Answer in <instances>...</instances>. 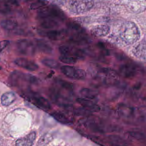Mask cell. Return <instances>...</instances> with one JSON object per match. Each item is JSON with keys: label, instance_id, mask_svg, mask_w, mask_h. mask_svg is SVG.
<instances>
[{"label": "cell", "instance_id": "cell-1", "mask_svg": "<svg viewBox=\"0 0 146 146\" xmlns=\"http://www.w3.org/2000/svg\"><path fill=\"white\" fill-rule=\"evenodd\" d=\"M66 18V16L63 11L59 7L52 4L44 7L37 13L38 20L46 19L61 23L65 21Z\"/></svg>", "mask_w": 146, "mask_h": 146}, {"label": "cell", "instance_id": "cell-2", "mask_svg": "<svg viewBox=\"0 0 146 146\" xmlns=\"http://www.w3.org/2000/svg\"><path fill=\"white\" fill-rule=\"evenodd\" d=\"M120 37L125 43L128 45L133 44L139 39L140 33L135 23L128 21L123 25Z\"/></svg>", "mask_w": 146, "mask_h": 146}, {"label": "cell", "instance_id": "cell-3", "mask_svg": "<svg viewBox=\"0 0 146 146\" xmlns=\"http://www.w3.org/2000/svg\"><path fill=\"white\" fill-rule=\"evenodd\" d=\"M9 80L10 82L15 85H19L23 81L32 84H36L38 82V79L36 76L17 70L13 71L11 74Z\"/></svg>", "mask_w": 146, "mask_h": 146}, {"label": "cell", "instance_id": "cell-4", "mask_svg": "<svg viewBox=\"0 0 146 146\" xmlns=\"http://www.w3.org/2000/svg\"><path fill=\"white\" fill-rule=\"evenodd\" d=\"M17 51L21 55L33 56L36 52V45L32 41L26 39H19L16 42Z\"/></svg>", "mask_w": 146, "mask_h": 146}, {"label": "cell", "instance_id": "cell-5", "mask_svg": "<svg viewBox=\"0 0 146 146\" xmlns=\"http://www.w3.org/2000/svg\"><path fill=\"white\" fill-rule=\"evenodd\" d=\"M62 73L69 79H72L83 80L86 77V73L83 69L71 66H63L61 67Z\"/></svg>", "mask_w": 146, "mask_h": 146}, {"label": "cell", "instance_id": "cell-6", "mask_svg": "<svg viewBox=\"0 0 146 146\" xmlns=\"http://www.w3.org/2000/svg\"><path fill=\"white\" fill-rule=\"evenodd\" d=\"M59 50L61 55L74 57L78 60H82L85 58V52L83 51L74 46L62 45L59 47Z\"/></svg>", "mask_w": 146, "mask_h": 146}, {"label": "cell", "instance_id": "cell-7", "mask_svg": "<svg viewBox=\"0 0 146 146\" xmlns=\"http://www.w3.org/2000/svg\"><path fill=\"white\" fill-rule=\"evenodd\" d=\"M93 6L92 1H74L70 4V9L74 13L80 14L89 11Z\"/></svg>", "mask_w": 146, "mask_h": 146}, {"label": "cell", "instance_id": "cell-8", "mask_svg": "<svg viewBox=\"0 0 146 146\" xmlns=\"http://www.w3.org/2000/svg\"><path fill=\"white\" fill-rule=\"evenodd\" d=\"M14 63L18 67L28 71H35L39 68L38 65L35 62L25 58H18L14 61Z\"/></svg>", "mask_w": 146, "mask_h": 146}, {"label": "cell", "instance_id": "cell-9", "mask_svg": "<svg viewBox=\"0 0 146 146\" xmlns=\"http://www.w3.org/2000/svg\"><path fill=\"white\" fill-rule=\"evenodd\" d=\"M69 42L74 45H84L90 43V39L83 32L74 33L69 39Z\"/></svg>", "mask_w": 146, "mask_h": 146}, {"label": "cell", "instance_id": "cell-10", "mask_svg": "<svg viewBox=\"0 0 146 146\" xmlns=\"http://www.w3.org/2000/svg\"><path fill=\"white\" fill-rule=\"evenodd\" d=\"M68 33L67 31L65 29L50 30L45 33V36L50 40L59 41L65 38Z\"/></svg>", "mask_w": 146, "mask_h": 146}, {"label": "cell", "instance_id": "cell-11", "mask_svg": "<svg viewBox=\"0 0 146 146\" xmlns=\"http://www.w3.org/2000/svg\"><path fill=\"white\" fill-rule=\"evenodd\" d=\"M78 103L83 107V108L90 111H97L100 110V107L95 102L90 99L84 98H80L76 99Z\"/></svg>", "mask_w": 146, "mask_h": 146}, {"label": "cell", "instance_id": "cell-12", "mask_svg": "<svg viewBox=\"0 0 146 146\" xmlns=\"http://www.w3.org/2000/svg\"><path fill=\"white\" fill-rule=\"evenodd\" d=\"M133 53L137 58L146 60V43L145 40H141L137 44L133 49Z\"/></svg>", "mask_w": 146, "mask_h": 146}, {"label": "cell", "instance_id": "cell-13", "mask_svg": "<svg viewBox=\"0 0 146 146\" xmlns=\"http://www.w3.org/2000/svg\"><path fill=\"white\" fill-rule=\"evenodd\" d=\"M36 137L35 132L30 133L23 138H21L16 141V146H33Z\"/></svg>", "mask_w": 146, "mask_h": 146}, {"label": "cell", "instance_id": "cell-14", "mask_svg": "<svg viewBox=\"0 0 146 146\" xmlns=\"http://www.w3.org/2000/svg\"><path fill=\"white\" fill-rule=\"evenodd\" d=\"M130 10L135 13H139L145 11L146 9V1H130L128 4Z\"/></svg>", "mask_w": 146, "mask_h": 146}, {"label": "cell", "instance_id": "cell-15", "mask_svg": "<svg viewBox=\"0 0 146 146\" xmlns=\"http://www.w3.org/2000/svg\"><path fill=\"white\" fill-rule=\"evenodd\" d=\"M120 73L121 75L125 78H131L133 77L136 74V69L132 64H124L120 67Z\"/></svg>", "mask_w": 146, "mask_h": 146}, {"label": "cell", "instance_id": "cell-16", "mask_svg": "<svg viewBox=\"0 0 146 146\" xmlns=\"http://www.w3.org/2000/svg\"><path fill=\"white\" fill-rule=\"evenodd\" d=\"M110 30V27L106 24L98 25L93 27L92 33L97 37H103L109 34Z\"/></svg>", "mask_w": 146, "mask_h": 146}, {"label": "cell", "instance_id": "cell-17", "mask_svg": "<svg viewBox=\"0 0 146 146\" xmlns=\"http://www.w3.org/2000/svg\"><path fill=\"white\" fill-rule=\"evenodd\" d=\"M50 115L57 121L64 125H71L72 123V121L66 115L61 111H53L50 113Z\"/></svg>", "mask_w": 146, "mask_h": 146}, {"label": "cell", "instance_id": "cell-18", "mask_svg": "<svg viewBox=\"0 0 146 146\" xmlns=\"http://www.w3.org/2000/svg\"><path fill=\"white\" fill-rule=\"evenodd\" d=\"M36 44L38 49L44 54H50L53 52V48L51 45L43 39H36Z\"/></svg>", "mask_w": 146, "mask_h": 146}, {"label": "cell", "instance_id": "cell-19", "mask_svg": "<svg viewBox=\"0 0 146 146\" xmlns=\"http://www.w3.org/2000/svg\"><path fill=\"white\" fill-rule=\"evenodd\" d=\"M16 99V96L13 92H8L3 94L1 97V102L3 105L9 106L12 104Z\"/></svg>", "mask_w": 146, "mask_h": 146}, {"label": "cell", "instance_id": "cell-20", "mask_svg": "<svg viewBox=\"0 0 146 146\" xmlns=\"http://www.w3.org/2000/svg\"><path fill=\"white\" fill-rule=\"evenodd\" d=\"M0 25L3 29L8 31H13L17 28L18 23L13 19H7L1 21Z\"/></svg>", "mask_w": 146, "mask_h": 146}, {"label": "cell", "instance_id": "cell-21", "mask_svg": "<svg viewBox=\"0 0 146 146\" xmlns=\"http://www.w3.org/2000/svg\"><path fill=\"white\" fill-rule=\"evenodd\" d=\"M36 103L41 108L44 110H50L51 109V106L48 100L45 98L40 96H35L34 97Z\"/></svg>", "mask_w": 146, "mask_h": 146}, {"label": "cell", "instance_id": "cell-22", "mask_svg": "<svg viewBox=\"0 0 146 146\" xmlns=\"http://www.w3.org/2000/svg\"><path fill=\"white\" fill-rule=\"evenodd\" d=\"M80 93L84 98L90 100L96 99L97 97V93L95 91L88 88H84L80 91Z\"/></svg>", "mask_w": 146, "mask_h": 146}, {"label": "cell", "instance_id": "cell-23", "mask_svg": "<svg viewBox=\"0 0 146 146\" xmlns=\"http://www.w3.org/2000/svg\"><path fill=\"white\" fill-rule=\"evenodd\" d=\"M41 63L45 67L52 69H57L60 66L57 61L52 58H44L41 61Z\"/></svg>", "mask_w": 146, "mask_h": 146}, {"label": "cell", "instance_id": "cell-24", "mask_svg": "<svg viewBox=\"0 0 146 146\" xmlns=\"http://www.w3.org/2000/svg\"><path fill=\"white\" fill-rule=\"evenodd\" d=\"M56 83L62 88L65 89L67 91H72L74 90V85L68 81H66L61 79H58L56 80Z\"/></svg>", "mask_w": 146, "mask_h": 146}, {"label": "cell", "instance_id": "cell-25", "mask_svg": "<svg viewBox=\"0 0 146 146\" xmlns=\"http://www.w3.org/2000/svg\"><path fill=\"white\" fill-rule=\"evenodd\" d=\"M0 3V13L2 14H7L9 13L12 11V8H11L10 5H17L16 2H15L13 1V3Z\"/></svg>", "mask_w": 146, "mask_h": 146}, {"label": "cell", "instance_id": "cell-26", "mask_svg": "<svg viewBox=\"0 0 146 146\" xmlns=\"http://www.w3.org/2000/svg\"><path fill=\"white\" fill-rule=\"evenodd\" d=\"M59 60L62 62L67 64H74L77 63L78 61L77 59L70 57L67 56L61 55L59 57Z\"/></svg>", "mask_w": 146, "mask_h": 146}, {"label": "cell", "instance_id": "cell-27", "mask_svg": "<svg viewBox=\"0 0 146 146\" xmlns=\"http://www.w3.org/2000/svg\"><path fill=\"white\" fill-rule=\"evenodd\" d=\"M68 27L70 30L74 32L75 33L83 32V29L77 23L74 22H70L68 24Z\"/></svg>", "mask_w": 146, "mask_h": 146}, {"label": "cell", "instance_id": "cell-28", "mask_svg": "<svg viewBox=\"0 0 146 146\" xmlns=\"http://www.w3.org/2000/svg\"><path fill=\"white\" fill-rule=\"evenodd\" d=\"M52 139V136L50 134L44 135L40 138L38 141V144L39 146H44L48 144Z\"/></svg>", "mask_w": 146, "mask_h": 146}, {"label": "cell", "instance_id": "cell-29", "mask_svg": "<svg viewBox=\"0 0 146 146\" xmlns=\"http://www.w3.org/2000/svg\"><path fill=\"white\" fill-rule=\"evenodd\" d=\"M46 1H38L32 3L31 6V8L32 9H38L42 8L46 6L48 3Z\"/></svg>", "mask_w": 146, "mask_h": 146}, {"label": "cell", "instance_id": "cell-30", "mask_svg": "<svg viewBox=\"0 0 146 146\" xmlns=\"http://www.w3.org/2000/svg\"><path fill=\"white\" fill-rule=\"evenodd\" d=\"M9 41L7 40H4L0 42V53L2 52L6 48H7L9 44Z\"/></svg>", "mask_w": 146, "mask_h": 146}, {"label": "cell", "instance_id": "cell-31", "mask_svg": "<svg viewBox=\"0 0 146 146\" xmlns=\"http://www.w3.org/2000/svg\"><path fill=\"white\" fill-rule=\"evenodd\" d=\"M1 137H0V146H1Z\"/></svg>", "mask_w": 146, "mask_h": 146}]
</instances>
